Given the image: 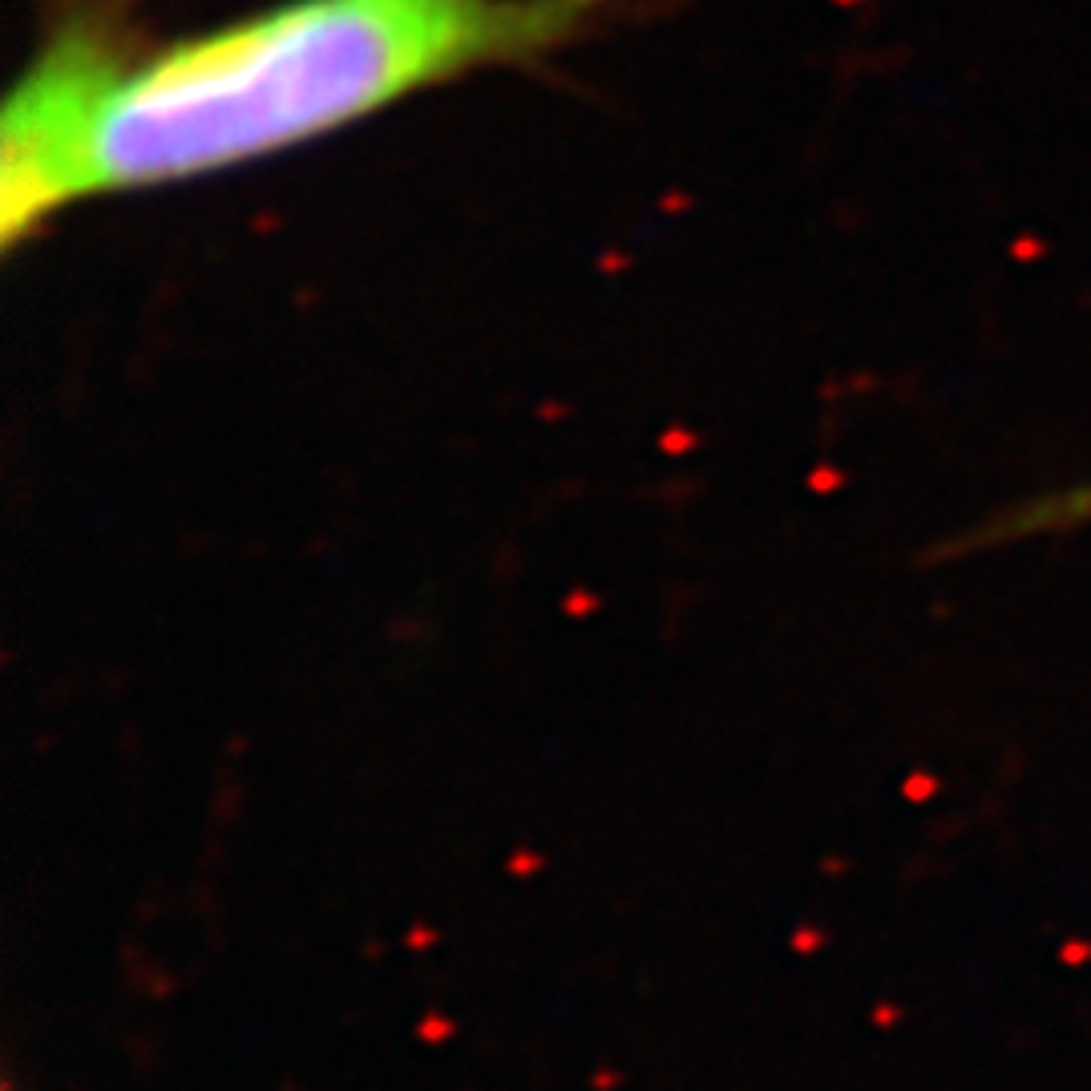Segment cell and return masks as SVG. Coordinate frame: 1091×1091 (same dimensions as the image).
<instances>
[{
  "label": "cell",
  "instance_id": "1",
  "mask_svg": "<svg viewBox=\"0 0 1091 1091\" xmlns=\"http://www.w3.org/2000/svg\"><path fill=\"white\" fill-rule=\"evenodd\" d=\"M639 0H275L162 41L61 17L0 118V235L239 170L469 73L542 61Z\"/></svg>",
  "mask_w": 1091,
  "mask_h": 1091
},
{
  "label": "cell",
  "instance_id": "2",
  "mask_svg": "<svg viewBox=\"0 0 1091 1091\" xmlns=\"http://www.w3.org/2000/svg\"><path fill=\"white\" fill-rule=\"evenodd\" d=\"M1079 526H1091V485H1075V489H1059V493H1043L1035 502H1023L990 526H982L978 538H966V546L978 550V546H999V542H1019V538H1039V534L1079 530Z\"/></svg>",
  "mask_w": 1091,
  "mask_h": 1091
}]
</instances>
